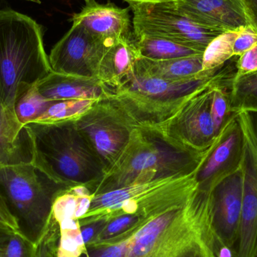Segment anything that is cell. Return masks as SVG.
<instances>
[{"label":"cell","instance_id":"obj_1","mask_svg":"<svg viewBox=\"0 0 257 257\" xmlns=\"http://www.w3.org/2000/svg\"><path fill=\"white\" fill-rule=\"evenodd\" d=\"M215 184L199 186L181 206L146 220L130 240L123 257L216 256L213 225Z\"/></svg>","mask_w":257,"mask_h":257},{"label":"cell","instance_id":"obj_2","mask_svg":"<svg viewBox=\"0 0 257 257\" xmlns=\"http://www.w3.org/2000/svg\"><path fill=\"white\" fill-rule=\"evenodd\" d=\"M201 155L180 151L145 128H136L124 151L100 180L87 188L93 196L132 184L186 175L203 164L220 139Z\"/></svg>","mask_w":257,"mask_h":257},{"label":"cell","instance_id":"obj_3","mask_svg":"<svg viewBox=\"0 0 257 257\" xmlns=\"http://www.w3.org/2000/svg\"><path fill=\"white\" fill-rule=\"evenodd\" d=\"M51 72L42 26L13 9L0 10V97L5 105L14 111L18 92Z\"/></svg>","mask_w":257,"mask_h":257},{"label":"cell","instance_id":"obj_4","mask_svg":"<svg viewBox=\"0 0 257 257\" xmlns=\"http://www.w3.org/2000/svg\"><path fill=\"white\" fill-rule=\"evenodd\" d=\"M202 166L186 175L132 184L93 196L90 209L79 219L80 226L125 214L148 220L181 206L200 186L197 176Z\"/></svg>","mask_w":257,"mask_h":257},{"label":"cell","instance_id":"obj_5","mask_svg":"<svg viewBox=\"0 0 257 257\" xmlns=\"http://www.w3.org/2000/svg\"><path fill=\"white\" fill-rule=\"evenodd\" d=\"M34 147L33 163L48 176L68 187L99 181L105 174L73 121L27 125Z\"/></svg>","mask_w":257,"mask_h":257},{"label":"cell","instance_id":"obj_6","mask_svg":"<svg viewBox=\"0 0 257 257\" xmlns=\"http://www.w3.org/2000/svg\"><path fill=\"white\" fill-rule=\"evenodd\" d=\"M66 188L33 163L0 166V195L20 232L35 244L49 222L54 199Z\"/></svg>","mask_w":257,"mask_h":257},{"label":"cell","instance_id":"obj_7","mask_svg":"<svg viewBox=\"0 0 257 257\" xmlns=\"http://www.w3.org/2000/svg\"><path fill=\"white\" fill-rule=\"evenodd\" d=\"M224 77L215 74L192 92L184 105L166 121L150 128L176 149L193 155L204 154L215 142L217 135L211 114L214 85Z\"/></svg>","mask_w":257,"mask_h":257},{"label":"cell","instance_id":"obj_8","mask_svg":"<svg viewBox=\"0 0 257 257\" xmlns=\"http://www.w3.org/2000/svg\"><path fill=\"white\" fill-rule=\"evenodd\" d=\"M73 122L99 160L105 174L118 160L133 130L137 128L108 93L95 101L84 114Z\"/></svg>","mask_w":257,"mask_h":257},{"label":"cell","instance_id":"obj_9","mask_svg":"<svg viewBox=\"0 0 257 257\" xmlns=\"http://www.w3.org/2000/svg\"><path fill=\"white\" fill-rule=\"evenodd\" d=\"M128 4L133 13L135 37L166 38L204 52L211 41L223 33L186 18L177 10L174 1Z\"/></svg>","mask_w":257,"mask_h":257},{"label":"cell","instance_id":"obj_10","mask_svg":"<svg viewBox=\"0 0 257 257\" xmlns=\"http://www.w3.org/2000/svg\"><path fill=\"white\" fill-rule=\"evenodd\" d=\"M114 42L102 40L81 26L72 24L70 30L53 47L48 56L51 71L97 78L102 57Z\"/></svg>","mask_w":257,"mask_h":257},{"label":"cell","instance_id":"obj_11","mask_svg":"<svg viewBox=\"0 0 257 257\" xmlns=\"http://www.w3.org/2000/svg\"><path fill=\"white\" fill-rule=\"evenodd\" d=\"M244 158L217 183L213 193V225L222 241L235 248L239 235L244 192Z\"/></svg>","mask_w":257,"mask_h":257},{"label":"cell","instance_id":"obj_12","mask_svg":"<svg viewBox=\"0 0 257 257\" xmlns=\"http://www.w3.org/2000/svg\"><path fill=\"white\" fill-rule=\"evenodd\" d=\"M174 4L186 18L222 32L257 24L245 0H175Z\"/></svg>","mask_w":257,"mask_h":257},{"label":"cell","instance_id":"obj_13","mask_svg":"<svg viewBox=\"0 0 257 257\" xmlns=\"http://www.w3.org/2000/svg\"><path fill=\"white\" fill-rule=\"evenodd\" d=\"M84 1L80 12L72 15V24L81 26L106 42L134 37L128 8L121 9L111 3L100 4L96 0Z\"/></svg>","mask_w":257,"mask_h":257},{"label":"cell","instance_id":"obj_14","mask_svg":"<svg viewBox=\"0 0 257 257\" xmlns=\"http://www.w3.org/2000/svg\"><path fill=\"white\" fill-rule=\"evenodd\" d=\"M220 137L198 173L200 184H208L229 172L239 161L243 139L235 113H232L220 131Z\"/></svg>","mask_w":257,"mask_h":257},{"label":"cell","instance_id":"obj_15","mask_svg":"<svg viewBox=\"0 0 257 257\" xmlns=\"http://www.w3.org/2000/svg\"><path fill=\"white\" fill-rule=\"evenodd\" d=\"M244 192L237 257H256L257 250V164L243 143Z\"/></svg>","mask_w":257,"mask_h":257},{"label":"cell","instance_id":"obj_16","mask_svg":"<svg viewBox=\"0 0 257 257\" xmlns=\"http://www.w3.org/2000/svg\"><path fill=\"white\" fill-rule=\"evenodd\" d=\"M211 78L198 76L182 80L163 79L133 68L126 79L112 91L123 90L157 100H174L189 94Z\"/></svg>","mask_w":257,"mask_h":257},{"label":"cell","instance_id":"obj_17","mask_svg":"<svg viewBox=\"0 0 257 257\" xmlns=\"http://www.w3.org/2000/svg\"><path fill=\"white\" fill-rule=\"evenodd\" d=\"M33 159L30 130L18 121L0 97V166L33 163Z\"/></svg>","mask_w":257,"mask_h":257},{"label":"cell","instance_id":"obj_18","mask_svg":"<svg viewBox=\"0 0 257 257\" xmlns=\"http://www.w3.org/2000/svg\"><path fill=\"white\" fill-rule=\"evenodd\" d=\"M42 96L53 101L96 99L109 93L98 78L51 72L37 84Z\"/></svg>","mask_w":257,"mask_h":257},{"label":"cell","instance_id":"obj_19","mask_svg":"<svg viewBox=\"0 0 257 257\" xmlns=\"http://www.w3.org/2000/svg\"><path fill=\"white\" fill-rule=\"evenodd\" d=\"M135 36L113 42L105 51L98 72L97 78L109 92L118 87L133 72L140 58Z\"/></svg>","mask_w":257,"mask_h":257},{"label":"cell","instance_id":"obj_20","mask_svg":"<svg viewBox=\"0 0 257 257\" xmlns=\"http://www.w3.org/2000/svg\"><path fill=\"white\" fill-rule=\"evenodd\" d=\"M202 55L163 60L141 57L136 62L134 69L147 75L167 80L187 79L198 76L211 78L201 73Z\"/></svg>","mask_w":257,"mask_h":257},{"label":"cell","instance_id":"obj_21","mask_svg":"<svg viewBox=\"0 0 257 257\" xmlns=\"http://www.w3.org/2000/svg\"><path fill=\"white\" fill-rule=\"evenodd\" d=\"M141 57L163 60L202 55L203 51L166 38L142 36L135 37Z\"/></svg>","mask_w":257,"mask_h":257},{"label":"cell","instance_id":"obj_22","mask_svg":"<svg viewBox=\"0 0 257 257\" xmlns=\"http://www.w3.org/2000/svg\"><path fill=\"white\" fill-rule=\"evenodd\" d=\"M240 29L241 27L236 30L223 32L211 41L202 55L201 73L208 77L214 76L218 69L234 57V45Z\"/></svg>","mask_w":257,"mask_h":257},{"label":"cell","instance_id":"obj_23","mask_svg":"<svg viewBox=\"0 0 257 257\" xmlns=\"http://www.w3.org/2000/svg\"><path fill=\"white\" fill-rule=\"evenodd\" d=\"M54 102L41 94L37 84L30 86L20 90L16 95L14 112L18 121L27 126L43 115Z\"/></svg>","mask_w":257,"mask_h":257},{"label":"cell","instance_id":"obj_24","mask_svg":"<svg viewBox=\"0 0 257 257\" xmlns=\"http://www.w3.org/2000/svg\"><path fill=\"white\" fill-rule=\"evenodd\" d=\"M230 112L257 114V72L232 81Z\"/></svg>","mask_w":257,"mask_h":257},{"label":"cell","instance_id":"obj_25","mask_svg":"<svg viewBox=\"0 0 257 257\" xmlns=\"http://www.w3.org/2000/svg\"><path fill=\"white\" fill-rule=\"evenodd\" d=\"M95 101L94 99L54 101L46 112L34 123H59L73 121L84 114Z\"/></svg>","mask_w":257,"mask_h":257},{"label":"cell","instance_id":"obj_26","mask_svg":"<svg viewBox=\"0 0 257 257\" xmlns=\"http://www.w3.org/2000/svg\"><path fill=\"white\" fill-rule=\"evenodd\" d=\"M222 80L223 78L219 80L214 85L211 99V114L217 135L220 133L230 117V114H232L229 105V95L222 84Z\"/></svg>","mask_w":257,"mask_h":257},{"label":"cell","instance_id":"obj_27","mask_svg":"<svg viewBox=\"0 0 257 257\" xmlns=\"http://www.w3.org/2000/svg\"><path fill=\"white\" fill-rule=\"evenodd\" d=\"M37 245L20 232H12L0 244V257H36Z\"/></svg>","mask_w":257,"mask_h":257},{"label":"cell","instance_id":"obj_28","mask_svg":"<svg viewBox=\"0 0 257 257\" xmlns=\"http://www.w3.org/2000/svg\"><path fill=\"white\" fill-rule=\"evenodd\" d=\"M59 238L60 230L58 225L51 217L42 236L36 243V257H57Z\"/></svg>","mask_w":257,"mask_h":257},{"label":"cell","instance_id":"obj_29","mask_svg":"<svg viewBox=\"0 0 257 257\" xmlns=\"http://www.w3.org/2000/svg\"><path fill=\"white\" fill-rule=\"evenodd\" d=\"M257 45V24L241 27L234 45V56H241Z\"/></svg>","mask_w":257,"mask_h":257},{"label":"cell","instance_id":"obj_30","mask_svg":"<svg viewBox=\"0 0 257 257\" xmlns=\"http://www.w3.org/2000/svg\"><path fill=\"white\" fill-rule=\"evenodd\" d=\"M131 238L107 247L88 249L80 257H123L127 250Z\"/></svg>","mask_w":257,"mask_h":257},{"label":"cell","instance_id":"obj_31","mask_svg":"<svg viewBox=\"0 0 257 257\" xmlns=\"http://www.w3.org/2000/svg\"><path fill=\"white\" fill-rule=\"evenodd\" d=\"M236 69L232 81L257 72V45L239 56L236 63Z\"/></svg>","mask_w":257,"mask_h":257},{"label":"cell","instance_id":"obj_32","mask_svg":"<svg viewBox=\"0 0 257 257\" xmlns=\"http://www.w3.org/2000/svg\"><path fill=\"white\" fill-rule=\"evenodd\" d=\"M0 225L9 228L11 230L20 232L18 223L13 215L11 214L1 195H0Z\"/></svg>","mask_w":257,"mask_h":257},{"label":"cell","instance_id":"obj_33","mask_svg":"<svg viewBox=\"0 0 257 257\" xmlns=\"http://www.w3.org/2000/svg\"><path fill=\"white\" fill-rule=\"evenodd\" d=\"M12 232H15V231L11 230L9 228L5 227V226L0 225V244L4 242L10 236Z\"/></svg>","mask_w":257,"mask_h":257},{"label":"cell","instance_id":"obj_34","mask_svg":"<svg viewBox=\"0 0 257 257\" xmlns=\"http://www.w3.org/2000/svg\"><path fill=\"white\" fill-rule=\"evenodd\" d=\"M247 6L251 9L253 13L254 14L255 17L257 21V0H245Z\"/></svg>","mask_w":257,"mask_h":257},{"label":"cell","instance_id":"obj_35","mask_svg":"<svg viewBox=\"0 0 257 257\" xmlns=\"http://www.w3.org/2000/svg\"><path fill=\"white\" fill-rule=\"evenodd\" d=\"M130 3H166V2L175 1V0H124Z\"/></svg>","mask_w":257,"mask_h":257},{"label":"cell","instance_id":"obj_36","mask_svg":"<svg viewBox=\"0 0 257 257\" xmlns=\"http://www.w3.org/2000/svg\"><path fill=\"white\" fill-rule=\"evenodd\" d=\"M27 1L33 2V3H39V4L41 3L40 0H27Z\"/></svg>","mask_w":257,"mask_h":257}]
</instances>
